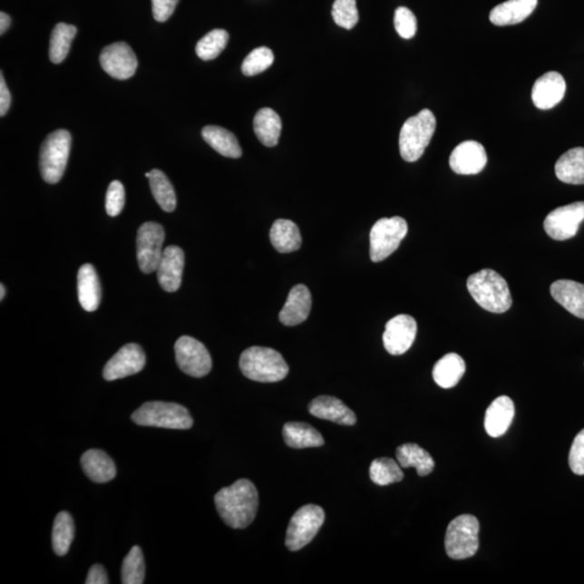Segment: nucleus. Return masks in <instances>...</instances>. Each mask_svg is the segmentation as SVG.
Instances as JSON below:
<instances>
[{
    "label": "nucleus",
    "instance_id": "1",
    "mask_svg": "<svg viewBox=\"0 0 584 584\" xmlns=\"http://www.w3.org/2000/svg\"><path fill=\"white\" fill-rule=\"evenodd\" d=\"M215 503L224 523L233 530H244L256 519L259 495L254 482L239 480L218 492Z\"/></svg>",
    "mask_w": 584,
    "mask_h": 584
},
{
    "label": "nucleus",
    "instance_id": "2",
    "mask_svg": "<svg viewBox=\"0 0 584 584\" xmlns=\"http://www.w3.org/2000/svg\"><path fill=\"white\" fill-rule=\"evenodd\" d=\"M469 292L481 307L501 314L512 307V297L507 280L491 268L472 274L468 279Z\"/></svg>",
    "mask_w": 584,
    "mask_h": 584
},
{
    "label": "nucleus",
    "instance_id": "3",
    "mask_svg": "<svg viewBox=\"0 0 584 584\" xmlns=\"http://www.w3.org/2000/svg\"><path fill=\"white\" fill-rule=\"evenodd\" d=\"M239 368L245 377L262 384L282 381L289 373L287 363L277 351L251 346L241 353Z\"/></svg>",
    "mask_w": 584,
    "mask_h": 584
},
{
    "label": "nucleus",
    "instance_id": "4",
    "mask_svg": "<svg viewBox=\"0 0 584 584\" xmlns=\"http://www.w3.org/2000/svg\"><path fill=\"white\" fill-rule=\"evenodd\" d=\"M436 129V118L428 109L408 118L400 134V151L404 161L414 162L428 148Z\"/></svg>",
    "mask_w": 584,
    "mask_h": 584
},
{
    "label": "nucleus",
    "instance_id": "5",
    "mask_svg": "<svg viewBox=\"0 0 584 584\" xmlns=\"http://www.w3.org/2000/svg\"><path fill=\"white\" fill-rule=\"evenodd\" d=\"M131 419L138 425L155 428L189 430L193 426L189 410L175 403H145L132 414Z\"/></svg>",
    "mask_w": 584,
    "mask_h": 584
},
{
    "label": "nucleus",
    "instance_id": "6",
    "mask_svg": "<svg viewBox=\"0 0 584 584\" xmlns=\"http://www.w3.org/2000/svg\"><path fill=\"white\" fill-rule=\"evenodd\" d=\"M71 146V133L64 129L48 134L39 155V168L44 181L55 184L63 177Z\"/></svg>",
    "mask_w": 584,
    "mask_h": 584
},
{
    "label": "nucleus",
    "instance_id": "7",
    "mask_svg": "<svg viewBox=\"0 0 584 584\" xmlns=\"http://www.w3.org/2000/svg\"><path fill=\"white\" fill-rule=\"evenodd\" d=\"M480 523L473 515L464 514L453 520L448 525L445 549L453 560H467L479 551Z\"/></svg>",
    "mask_w": 584,
    "mask_h": 584
},
{
    "label": "nucleus",
    "instance_id": "8",
    "mask_svg": "<svg viewBox=\"0 0 584 584\" xmlns=\"http://www.w3.org/2000/svg\"><path fill=\"white\" fill-rule=\"evenodd\" d=\"M408 226L401 217L384 218L375 223L370 232V259L381 262L389 258L405 238Z\"/></svg>",
    "mask_w": 584,
    "mask_h": 584
},
{
    "label": "nucleus",
    "instance_id": "9",
    "mask_svg": "<svg viewBox=\"0 0 584 584\" xmlns=\"http://www.w3.org/2000/svg\"><path fill=\"white\" fill-rule=\"evenodd\" d=\"M325 521V512L316 504H307L297 511L290 520L286 546L290 551H299L317 535Z\"/></svg>",
    "mask_w": 584,
    "mask_h": 584
},
{
    "label": "nucleus",
    "instance_id": "10",
    "mask_svg": "<svg viewBox=\"0 0 584 584\" xmlns=\"http://www.w3.org/2000/svg\"><path fill=\"white\" fill-rule=\"evenodd\" d=\"M176 361L184 374L194 378L205 377L212 368L209 351L199 340L183 336L175 345Z\"/></svg>",
    "mask_w": 584,
    "mask_h": 584
},
{
    "label": "nucleus",
    "instance_id": "11",
    "mask_svg": "<svg viewBox=\"0 0 584 584\" xmlns=\"http://www.w3.org/2000/svg\"><path fill=\"white\" fill-rule=\"evenodd\" d=\"M164 228L156 222H145L137 235V258L140 269L145 274L157 271L161 259Z\"/></svg>",
    "mask_w": 584,
    "mask_h": 584
},
{
    "label": "nucleus",
    "instance_id": "12",
    "mask_svg": "<svg viewBox=\"0 0 584 584\" xmlns=\"http://www.w3.org/2000/svg\"><path fill=\"white\" fill-rule=\"evenodd\" d=\"M584 220V201L556 208L543 222L544 231L555 240H567L575 236Z\"/></svg>",
    "mask_w": 584,
    "mask_h": 584
},
{
    "label": "nucleus",
    "instance_id": "13",
    "mask_svg": "<svg viewBox=\"0 0 584 584\" xmlns=\"http://www.w3.org/2000/svg\"><path fill=\"white\" fill-rule=\"evenodd\" d=\"M100 63L110 76L120 81L132 77L138 67L136 54L126 43H115L105 47L100 55Z\"/></svg>",
    "mask_w": 584,
    "mask_h": 584
},
{
    "label": "nucleus",
    "instance_id": "14",
    "mask_svg": "<svg viewBox=\"0 0 584 584\" xmlns=\"http://www.w3.org/2000/svg\"><path fill=\"white\" fill-rule=\"evenodd\" d=\"M145 362V354L141 346L136 344L123 346L106 363L103 369V378L106 381H114L136 375L143 370Z\"/></svg>",
    "mask_w": 584,
    "mask_h": 584
},
{
    "label": "nucleus",
    "instance_id": "15",
    "mask_svg": "<svg viewBox=\"0 0 584 584\" xmlns=\"http://www.w3.org/2000/svg\"><path fill=\"white\" fill-rule=\"evenodd\" d=\"M417 336V322L412 316H397L385 325L384 345L391 355H402L412 347Z\"/></svg>",
    "mask_w": 584,
    "mask_h": 584
},
{
    "label": "nucleus",
    "instance_id": "16",
    "mask_svg": "<svg viewBox=\"0 0 584 584\" xmlns=\"http://www.w3.org/2000/svg\"><path fill=\"white\" fill-rule=\"evenodd\" d=\"M487 164V154L481 143L464 141L453 151L449 165L458 175H477Z\"/></svg>",
    "mask_w": 584,
    "mask_h": 584
},
{
    "label": "nucleus",
    "instance_id": "17",
    "mask_svg": "<svg viewBox=\"0 0 584 584\" xmlns=\"http://www.w3.org/2000/svg\"><path fill=\"white\" fill-rule=\"evenodd\" d=\"M566 82L558 72H549L533 83L531 98L539 110H550L563 100Z\"/></svg>",
    "mask_w": 584,
    "mask_h": 584
},
{
    "label": "nucleus",
    "instance_id": "18",
    "mask_svg": "<svg viewBox=\"0 0 584 584\" xmlns=\"http://www.w3.org/2000/svg\"><path fill=\"white\" fill-rule=\"evenodd\" d=\"M184 262V252L179 247L170 246L164 249L156 271L162 289L175 292L180 288L182 283Z\"/></svg>",
    "mask_w": 584,
    "mask_h": 584
},
{
    "label": "nucleus",
    "instance_id": "19",
    "mask_svg": "<svg viewBox=\"0 0 584 584\" xmlns=\"http://www.w3.org/2000/svg\"><path fill=\"white\" fill-rule=\"evenodd\" d=\"M308 412L314 417L331 421L341 425H354L356 423V415L346 404L334 396L322 395L310 403Z\"/></svg>",
    "mask_w": 584,
    "mask_h": 584
},
{
    "label": "nucleus",
    "instance_id": "20",
    "mask_svg": "<svg viewBox=\"0 0 584 584\" xmlns=\"http://www.w3.org/2000/svg\"><path fill=\"white\" fill-rule=\"evenodd\" d=\"M312 307V296L305 285H297L289 292L282 311L279 313V321L285 326H297L307 321Z\"/></svg>",
    "mask_w": 584,
    "mask_h": 584
},
{
    "label": "nucleus",
    "instance_id": "21",
    "mask_svg": "<svg viewBox=\"0 0 584 584\" xmlns=\"http://www.w3.org/2000/svg\"><path fill=\"white\" fill-rule=\"evenodd\" d=\"M553 299L578 318L584 319V285L574 280H556L551 285Z\"/></svg>",
    "mask_w": 584,
    "mask_h": 584
},
{
    "label": "nucleus",
    "instance_id": "22",
    "mask_svg": "<svg viewBox=\"0 0 584 584\" xmlns=\"http://www.w3.org/2000/svg\"><path fill=\"white\" fill-rule=\"evenodd\" d=\"M515 414L514 403L508 396H499L488 407L485 415V430L492 437L505 434Z\"/></svg>",
    "mask_w": 584,
    "mask_h": 584
},
{
    "label": "nucleus",
    "instance_id": "23",
    "mask_svg": "<svg viewBox=\"0 0 584 584\" xmlns=\"http://www.w3.org/2000/svg\"><path fill=\"white\" fill-rule=\"evenodd\" d=\"M538 0H508L492 10L490 19L497 26L521 24L536 9Z\"/></svg>",
    "mask_w": 584,
    "mask_h": 584
},
{
    "label": "nucleus",
    "instance_id": "24",
    "mask_svg": "<svg viewBox=\"0 0 584 584\" xmlns=\"http://www.w3.org/2000/svg\"><path fill=\"white\" fill-rule=\"evenodd\" d=\"M78 299L83 310L94 312L101 302V285L92 264H83L77 274Z\"/></svg>",
    "mask_w": 584,
    "mask_h": 584
},
{
    "label": "nucleus",
    "instance_id": "25",
    "mask_svg": "<svg viewBox=\"0 0 584 584\" xmlns=\"http://www.w3.org/2000/svg\"><path fill=\"white\" fill-rule=\"evenodd\" d=\"M82 467L88 479L98 484L109 482L116 476V465L106 454L99 449H90L83 454Z\"/></svg>",
    "mask_w": 584,
    "mask_h": 584
},
{
    "label": "nucleus",
    "instance_id": "26",
    "mask_svg": "<svg viewBox=\"0 0 584 584\" xmlns=\"http://www.w3.org/2000/svg\"><path fill=\"white\" fill-rule=\"evenodd\" d=\"M555 175L567 184H584V149H571L561 155L556 161Z\"/></svg>",
    "mask_w": 584,
    "mask_h": 584
},
{
    "label": "nucleus",
    "instance_id": "27",
    "mask_svg": "<svg viewBox=\"0 0 584 584\" xmlns=\"http://www.w3.org/2000/svg\"><path fill=\"white\" fill-rule=\"evenodd\" d=\"M397 462L404 469L414 468L419 476H426L433 472L435 463L431 454L417 443H404L396 449Z\"/></svg>",
    "mask_w": 584,
    "mask_h": 584
},
{
    "label": "nucleus",
    "instance_id": "28",
    "mask_svg": "<svg viewBox=\"0 0 584 584\" xmlns=\"http://www.w3.org/2000/svg\"><path fill=\"white\" fill-rule=\"evenodd\" d=\"M269 239L275 249L280 254H289V252L300 249L302 238L299 228L295 222L279 219L273 223L271 231H269Z\"/></svg>",
    "mask_w": 584,
    "mask_h": 584
},
{
    "label": "nucleus",
    "instance_id": "29",
    "mask_svg": "<svg viewBox=\"0 0 584 584\" xmlns=\"http://www.w3.org/2000/svg\"><path fill=\"white\" fill-rule=\"evenodd\" d=\"M465 373L463 358L456 353L446 354L435 364L433 379L443 389H452L462 380Z\"/></svg>",
    "mask_w": 584,
    "mask_h": 584
},
{
    "label": "nucleus",
    "instance_id": "30",
    "mask_svg": "<svg viewBox=\"0 0 584 584\" xmlns=\"http://www.w3.org/2000/svg\"><path fill=\"white\" fill-rule=\"evenodd\" d=\"M285 443L294 449L321 447L324 437L312 425L305 423H288L284 425Z\"/></svg>",
    "mask_w": 584,
    "mask_h": 584
},
{
    "label": "nucleus",
    "instance_id": "31",
    "mask_svg": "<svg viewBox=\"0 0 584 584\" xmlns=\"http://www.w3.org/2000/svg\"><path fill=\"white\" fill-rule=\"evenodd\" d=\"M201 136L213 150L222 156L239 159L243 154L238 140L227 129L219 126H206L201 131Z\"/></svg>",
    "mask_w": 584,
    "mask_h": 584
},
{
    "label": "nucleus",
    "instance_id": "32",
    "mask_svg": "<svg viewBox=\"0 0 584 584\" xmlns=\"http://www.w3.org/2000/svg\"><path fill=\"white\" fill-rule=\"evenodd\" d=\"M282 127L280 117L272 109H261L255 116V132L260 142L268 148H273L278 144Z\"/></svg>",
    "mask_w": 584,
    "mask_h": 584
},
{
    "label": "nucleus",
    "instance_id": "33",
    "mask_svg": "<svg viewBox=\"0 0 584 584\" xmlns=\"http://www.w3.org/2000/svg\"><path fill=\"white\" fill-rule=\"evenodd\" d=\"M75 536L74 520L70 513L60 512L55 516L53 530V548L55 554L64 556L69 553Z\"/></svg>",
    "mask_w": 584,
    "mask_h": 584
},
{
    "label": "nucleus",
    "instance_id": "34",
    "mask_svg": "<svg viewBox=\"0 0 584 584\" xmlns=\"http://www.w3.org/2000/svg\"><path fill=\"white\" fill-rule=\"evenodd\" d=\"M150 187L154 199L162 210L172 212L177 207V195L172 184L164 172L154 170L151 171Z\"/></svg>",
    "mask_w": 584,
    "mask_h": 584
},
{
    "label": "nucleus",
    "instance_id": "35",
    "mask_svg": "<svg viewBox=\"0 0 584 584\" xmlns=\"http://www.w3.org/2000/svg\"><path fill=\"white\" fill-rule=\"evenodd\" d=\"M76 33L77 29L74 25L59 24L54 26L52 38H50L49 49V57L53 63L59 64L65 60Z\"/></svg>",
    "mask_w": 584,
    "mask_h": 584
},
{
    "label": "nucleus",
    "instance_id": "36",
    "mask_svg": "<svg viewBox=\"0 0 584 584\" xmlns=\"http://www.w3.org/2000/svg\"><path fill=\"white\" fill-rule=\"evenodd\" d=\"M370 480L379 486H386L403 481L400 463L391 458L375 459L369 469Z\"/></svg>",
    "mask_w": 584,
    "mask_h": 584
},
{
    "label": "nucleus",
    "instance_id": "37",
    "mask_svg": "<svg viewBox=\"0 0 584 584\" xmlns=\"http://www.w3.org/2000/svg\"><path fill=\"white\" fill-rule=\"evenodd\" d=\"M144 578L143 552L138 546H134L122 561V582L123 584H142Z\"/></svg>",
    "mask_w": 584,
    "mask_h": 584
},
{
    "label": "nucleus",
    "instance_id": "38",
    "mask_svg": "<svg viewBox=\"0 0 584 584\" xmlns=\"http://www.w3.org/2000/svg\"><path fill=\"white\" fill-rule=\"evenodd\" d=\"M229 38L227 31L212 30L196 44V54L204 61L216 59L227 47Z\"/></svg>",
    "mask_w": 584,
    "mask_h": 584
},
{
    "label": "nucleus",
    "instance_id": "39",
    "mask_svg": "<svg viewBox=\"0 0 584 584\" xmlns=\"http://www.w3.org/2000/svg\"><path fill=\"white\" fill-rule=\"evenodd\" d=\"M274 54L268 47H260L247 55L241 65V72L246 76H256L267 71L274 63Z\"/></svg>",
    "mask_w": 584,
    "mask_h": 584
},
{
    "label": "nucleus",
    "instance_id": "40",
    "mask_svg": "<svg viewBox=\"0 0 584 584\" xmlns=\"http://www.w3.org/2000/svg\"><path fill=\"white\" fill-rule=\"evenodd\" d=\"M333 18L336 25L352 30L359 20L356 0H336L333 5Z\"/></svg>",
    "mask_w": 584,
    "mask_h": 584
},
{
    "label": "nucleus",
    "instance_id": "41",
    "mask_svg": "<svg viewBox=\"0 0 584 584\" xmlns=\"http://www.w3.org/2000/svg\"><path fill=\"white\" fill-rule=\"evenodd\" d=\"M395 30L402 38L410 39L417 33V19L406 7L397 8L394 15Z\"/></svg>",
    "mask_w": 584,
    "mask_h": 584
},
{
    "label": "nucleus",
    "instance_id": "42",
    "mask_svg": "<svg viewBox=\"0 0 584 584\" xmlns=\"http://www.w3.org/2000/svg\"><path fill=\"white\" fill-rule=\"evenodd\" d=\"M125 206V189L120 181L109 185L105 198V209L111 217H117Z\"/></svg>",
    "mask_w": 584,
    "mask_h": 584
},
{
    "label": "nucleus",
    "instance_id": "43",
    "mask_svg": "<svg viewBox=\"0 0 584 584\" xmlns=\"http://www.w3.org/2000/svg\"><path fill=\"white\" fill-rule=\"evenodd\" d=\"M569 467L577 475H584V429L577 434L569 453Z\"/></svg>",
    "mask_w": 584,
    "mask_h": 584
},
{
    "label": "nucleus",
    "instance_id": "44",
    "mask_svg": "<svg viewBox=\"0 0 584 584\" xmlns=\"http://www.w3.org/2000/svg\"><path fill=\"white\" fill-rule=\"evenodd\" d=\"M179 0H151L153 5V15L157 22H166L170 18Z\"/></svg>",
    "mask_w": 584,
    "mask_h": 584
},
{
    "label": "nucleus",
    "instance_id": "45",
    "mask_svg": "<svg viewBox=\"0 0 584 584\" xmlns=\"http://www.w3.org/2000/svg\"><path fill=\"white\" fill-rule=\"evenodd\" d=\"M110 583L108 574L103 566L95 564L90 569L86 584H108Z\"/></svg>",
    "mask_w": 584,
    "mask_h": 584
},
{
    "label": "nucleus",
    "instance_id": "46",
    "mask_svg": "<svg viewBox=\"0 0 584 584\" xmlns=\"http://www.w3.org/2000/svg\"><path fill=\"white\" fill-rule=\"evenodd\" d=\"M11 94L5 85L4 75L0 76V115L5 116L10 109Z\"/></svg>",
    "mask_w": 584,
    "mask_h": 584
},
{
    "label": "nucleus",
    "instance_id": "47",
    "mask_svg": "<svg viewBox=\"0 0 584 584\" xmlns=\"http://www.w3.org/2000/svg\"><path fill=\"white\" fill-rule=\"evenodd\" d=\"M10 25V16L5 13L0 14V34H2V35H4V34L8 31Z\"/></svg>",
    "mask_w": 584,
    "mask_h": 584
},
{
    "label": "nucleus",
    "instance_id": "48",
    "mask_svg": "<svg viewBox=\"0 0 584 584\" xmlns=\"http://www.w3.org/2000/svg\"><path fill=\"white\" fill-rule=\"evenodd\" d=\"M0 289H2V294H0V299H2V300H3V299H4V297H5V286H4V285L0 286Z\"/></svg>",
    "mask_w": 584,
    "mask_h": 584
},
{
    "label": "nucleus",
    "instance_id": "49",
    "mask_svg": "<svg viewBox=\"0 0 584 584\" xmlns=\"http://www.w3.org/2000/svg\"><path fill=\"white\" fill-rule=\"evenodd\" d=\"M145 177H146V178H150V177H151V171H150V172H146V173H145Z\"/></svg>",
    "mask_w": 584,
    "mask_h": 584
}]
</instances>
